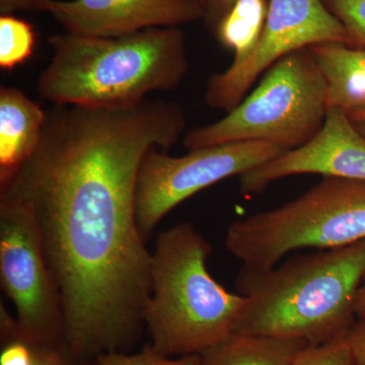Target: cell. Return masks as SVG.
I'll list each match as a JSON object with an SVG mask.
<instances>
[{"label":"cell","instance_id":"26","mask_svg":"<svg viewBox=\"0 0 365 365\" xmlns=\"http://www.w3.org/2000/svg\"><path fill=\"white\" fill-rule=\"evenodd\" d=\"M347 116L350 118L352 122L356 123H365V107L357 108L351 111L346 112Z\"/></svg>","mask_w":365,"mask_h":365},{"label":"cell","instance_id":"18","mask_svg":"<svg viewBox=\"0 0 365 365\" xmlns=\"http://www.w3.org/2000/svg\"><path fill=\"white\" fill-rule=\"evenodd\" d=\"M292 365H356L348 335L302 349Z\"/></svg>","mask_w":365,"mask_h":365},{"label":"cell","instance_id":"6","mask_svg":"<svg viewBox=\"0 0 365 365\" xmlns=\"http://www.w3.org/2000/svg\"><path fill=\"white\" fill-rule=\"evenodd\" d=\"M329 110L325 76L309 48L273 64L259 86L222 119L185 132L188 150L220 144L261 141L283 151L309 143Z\"/></svg>","mask_w":365,"mask_h":365},{"label":"cell","instance_id":"21","mask_svg":"<svg viewBox=\"0 0 365 365\" xmlns=\"http://www.w3.org/2000/svg\"><path fill=\"white\" fill-rule=\"evenodd\" d=\"M34 365H88L83 364L67 352L64 347H36Z\"/></svg>","mask_w":365,"mask_h":365},{"label":"cell","instance_id":"8","mask_svg":"<svg viewBox=\"0 0 365 365\" xmlns=\"http://www.w3.org/2000/svg\"><path fill=\"white\" fill-rule=\"evenodd\" d=\"M283 153L261 141L220 144L189 150L182 157L153 148L144 157L137 180L136 220L144 241L165 215L190 197Z\"/></svg>","mask_w":365,"mask_h":365},{"label":"cell","instance_id":"14","mask_svg":"<svg viewBox=\"0 0 365 365\" xmlns=\"http://www.w3.org/2000/svg\"><path fill=\"white\" fill-rule=\"evenodd\" d=\"M309 345L302 339L234 333L200 354L201 365H292Z\"/></svg>","mask_w":365,"mask_h":365},{"label":"cell","instance_id":"25","mask_svg":"<svg viewBox=\"0 0 365 365\" xmlns=\"http://www.w3.org/2000/svg\"><path fill=\"white\" fill-rule=\"evenodd\" d=\"M355 314L359 319H365V276L355 300Z\"/></svg>","mask_w":365,"mask_h":365},{"label":"cell","instance_id":"19","mask_svg":"<svg viewBox=\"0 0 365 365\" xmlns=\"http://www.w3.org/2000/svg\"><path fill=\"white\" fill-rule=\"evenodd\" d=\"M347 33V45L365 48V0H322Z\"/></svg>","mask_w":365,"mask_h":365},{"label":"cell","instance_id":"23","mask_svg":"<svg viewBox=\"0 0 365 365\" xmlns=\"http://www.w3.org/2000/svg\"><path fill=\"white\" fill-rule=\"evenodd\" d=\"M348 337L356 365H365V319L354 324Z\"/></svg>","mask_w":365,"mask_h":365},{"label":"cell","instance_id":"5","mask_svg":"<svg viewBox=\"0 0 365 365\" xmlns=\"http://www.w3.org/2000/svg\"><path fill=\"white\" fill-rule=\"evenodd\" d=\"M365 240V181L324 177L279 207L230 223L227 251L242 267L266 270L300 250H330Z\"/></svg>","mask_w":365,"mask_h":365},{"label":"cell","instance_id":"2","mask_svg":"<svg viewBox=\"0 0 365 365\" xmlns=\"http://www.w3.org/2000/svg\"><path fill=\"white\" fill-rule=\"evenodd\" d=\"M365 276V240L339 249L295 255L266 270L242 267L246 299L235 333L323 344L348 335Z\"/></svg>","mask_w":365,"mask_h":365},{"label":"cell","instance_id":"11","mask_svg":"<svg viewBox=\"0 0 365 365\" xmlns=\"http://www.w3.org/2000/svg\"><path fill=\"white\" fill-rule=\"evenodd\" d=\"M66 33L121 37L153 28H180L204 20V0H46Z\"/></svg>","mask_w":365,"mask_h":365},{"label":"cell","instance_id":"12","mask_svg":"<svg viewBox=\"0 0 365 365\" xmlns=\"http://www.w3.org/2000/svg\"><path fill=\"white\" fill-rule=\"evenodd\" d=\"M46 110L14 86L0 88V180L19 169L37 148Z\"/></svg>","mask_w":365,"mask_h":365},{"label":"cell","instance_id":"20","mask_svg":"<svg viewBox=\"0 0 365 365\" xmlns=\"http://www.w3.org/2000/svg\"><path fill=\"white\" fill-rule=\"evenodd\" d=\"M0 365H34L37 346L18 336L1 340Z\"/></svg>","mask_w":365,"mask_h":365},{"label":"cell","instance_id":"9","mask_svg":"<svg viewBox=\"0 0 365 365\" xmlns=\"http://www.w3.org/2000/svg\"><path fill=\"white\" fill-rule=\"evenodd\" d=\"M343 43L344 26L322 0H269L265 26L253 51L208 78L204 101L211 109L232 111L255 81L273 64L297 50L321 43Z\"/></svg>","mask_w":365,"mask_h":365},{"label":"cell","instance_id":"10","mask_svg":"<svg viewBox=\"0 0 365 365\" xmlns=\"http://www.w3.org/2000/svg\"><path fill=\"white\" fill-rule=\"evenodd\" d=\"M304 174L365 181V137L341 108L329 107L309 143L241 175L240 187L244 195H254L278 180Z\"/></svg>","mask_w":365,"mask_h":365},{"label":"cell","instance_id":"17","mask_svg":"<svg viewBox=\"0 0 365 365\" xmlns=\"http://www.w3.org/2000/svg\"><path fill=\"white\" fill-rule=\"evenodd\" d=\"M88 365H201L199 354L170 357L146 344L139 352H112L101 355Z\"/></svg>","mask_w":365,"mask_h":365},{"label":"cell","instance_id":"15","mask_svg":"<svg viewBox=\"0 0 365 365\" xmlns=\"http://www.w3.org/2000/svg\"><path fill=\"white\" fill-rule=\"evenodd\" d=\"M268 9L269 0H237L220 21L215 36L234 52L232 62L242 61L253 51L263 33Z\"/></svg>","mask_w":365,"mask_h":365},{"label":"cell","instance_id":"13","mask_svg":"<svg viewBox=\"0 0 365 365\" xmlns=\"http://www.w3.org/2000/svg\"><path fill=\"white\" fill-rule=\"evenodd\" d=\"M309 48L325 76L329 107L345 112L365 107V48L335 42Z\"/></svg>","mask_w":365,"mask_h":365},{"label":"cell","instance_id":"7","mask_svg":"<svg viewBox=\"0 0 365 365\" xmlns=\"http://www.w3.org/2000/svg\"><path fill=\"white\" fill-rule=\"evenodd\" d=\"M0 280L16 309L14 336L36 346L64 347L61 299L39 225L25 203L4 194H0Z\"/></svg>","mask_w":365,"mask_h":365},{"label":"cell","instance_id":"24","mask_svg":"<svg viewBox=\"0 0 365 365\" xmlns=\"http://www.w3.org/2000/svg\"><path fill=\"white\" fill-rule=\"evenodd\" d=\"M46 0H0V16L16 11H43Z\"/></svg>","mask_w":365,"mask_h":365},{"label":"cell","instance_id":"16","mask_svg":"<svg viewBox=\"0 0 365 365\" xmlns=\"http://www.w3.org/2000/svg\"><path fill=\"white\" fill-rule=\"evenodd\" d=\"M36 34L28 21L14 14L0 16V67L13 71L33 55Z\"/></svg>","mask_w":365,"mask_h":365},{"label":"cell","instance_id":"27","mask_svg":"<svg viewBox=\"0 0 365 365\" xmlns=\"http://www.w3.org/2000/svg\"><path fill=\"white\" fill-rule=\"evenodd\" d=\"M353 123L355 124V126L359 129L360 133L365 137V123H356V122H353Z\"/></svg>","mask_w":365,"mask_h":365},{"label":"cell","instance_id":"3","mask_svg":"<svg viewBox=\"0 0 365 365\" xmlns=\"http://www.w3.org/2000/svg\"><path fill=\"white\" fill-rule=\"evenodd\" d=\"M52 57L37 81L55 106L123 108L155 91L176 90L189 71L181 28H153L121 37L62 33L48 39Z\"/></svg>","mask_w":365,"mask_h":365},{"label":"cell","instance_id":"4","mask_svg":"<svg viewBox=\"0 0 365 365\" xmlns=\"http://www.w3.org/2000/svg\"><path fill=\"white\" fill-rule=\"evenodd\" d=\"M212 248L188 222L158 237L151 252L150 297L144 314L150 344L170 357L202 354L235 333L246 299L207 268Z\"/></svg>","mask_w":365,"mask_h":365},{"label":"cell","instance_id":"22","mask_svg":"<svg viewBox=\"0 0 365 365\" xmlns=\"http://www.w3.org/2000/svg\"><path fill=\"white\" fill-rule=\"evenodd\" d=\"M204 1H205L204 24L209 32L215 34L220 21L232 9L237 0H204Z\"/></svg>","mask_w":365,"mask_h":365},{"label":"cell","instance_id":"1","mask_svg":"<svg viewBox=\"0 0 365 365\" xmlns=\"http://www.w3.org/2000/svg\"><path fill=\"white\" fill-rule=\"evenodd\" d=\"M179 104L46 110L37 148L0 180V194L32 211L58 287L64 347L90 364L129 352L145 330L151 252L136 220L139 169L148 151H169L186 132Z\"/></svg>","mask_w":365,"mask_h":365}]
</instances>
